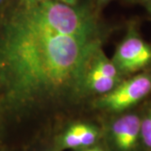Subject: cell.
Returning a JSON list of instances; mask_svg holds the SVG:
<instances>
[{"label": "cell", "mask_w": 151, "mask_h": 151, "mask_svg": "<svg viewBox=\"0 0 151 151\" xmlns=\"http://www.w3.org/2000/svg\"><path fill=\"white\" fill-rule=\"evenodd\" d=\"M100 49L86 10L59 0L25 3L0 29V104L19 111L77 97Z\"/></svg>", "instance_id": "cell-1"}, {"label": "cell", "mask_w": 151, "mask_h": 151, "mask_svg": "<svg viewBox=\"0 0 151 151\" xmlns=\"http://www.w3.org/2000/svg\"><path fill=\"white\" fill-rule=\"evenodd\" d=\"M151 92V76L136 75L117 86L97 101V106L110 112L119 113L131 108Z\"/></svg>", "instance_id": "cell-2"}, {"label": "cell", "mask_w": 151, "mask_h": 151, "mask_svg": "<svg viewBox=\"0 0 151 151\" xmlns=\"http://www.w3.org/2000/svg\"><path fill=\"white\" fill-rule=\"evenodd\" d=\"M112 60L120 73H134L150 65V46L139 35L130 32L119 44Z\"/></svg>", "instance_id": "cell-3"}, {"label": "cell", "mask_w": 151, "mask_h": 151, "mask_svg": "<svg viewBox=\"0 0 151 151\" xmlns=\"http://www.w3.org/2000/svg\"><path fill=\"white\" fill-rule=\"evenodd\" d=\"M113 60L100 49L93 57L86 76V91L100 95L106 94L121 81L120 75Z\"/></svg>", "instance_id": "cell-4"}, {"label": "cell", "mask_w": 151, "mask_h": 151, "mask_svg": "<svg viewBox=\"0 0 151 151\" xmlns=\"http://www.w3.org/2000/svg\"><path fill=\"white\" fill-rule=\"evenodd\" d=\"M141 118L134 113L119 117L110 129L111 139L118 151H134L140 141Z\"/></svg>", "instance_id": "cell-5"}, {"label": "cell", "mask_w": 151, "mask_h": 151, "mask_svg": "<svg viewBox=\"0 0 151 151\" xmlns=\"http://www.w3.org/2000/svg\"><path fill=\"white\" fill-rule=\"evenodd\" d=\"M100 132L92 124L78 123L69 126L60 136L58 145L60 150H81L95 145Z\"/></svg>", "instance_id": "cell-6"}, {"label": "cell", "mask_w": 151, "mask_h": 151, "mask_svg": "<svg viewBox=\"0 0 151 151\" xmlns=\"http://www.w3.org/2000/svg\"><path fill=\"white\" fill-rule=\"evenodd\" d=\"M140 142L147 151H151V108L140 119Z\"/></svg>", "instance_id": "cell-7"}, {"label": "cell", "mask_w": 151, "mask_h": 151, "mask_svg": "<svg viewBox=\"0 0 151 151\" xmlns=\"http://www.w3.org/2000/svg\"><path fill=\"white\" fill-rule=\"evenodd\" d=\"M76 151H106L104 149L101 148V147H98L96 145L90 146V147H87V148H84V149H81V150H78Z\"/></svg>", "instance_id": "cell-8"}, {"label": "cell", "mask_w": 151, "mask_h": 151, "mask_svg": "<svg viewBox=\"0 0 151 151\" xmlns=\"http://www.w3.org/2000/svg\"><path fill=\"white\" fill-rule=\"evenodd\" d=\"M147 7H148V9L150 11V13L151 14V0H148V2H147Z\"/></svg>", "instance_id": "cell-9"}, {"label": "cell", "mask_w": 151, "mask_h": 151, "mask_svg": "<svg viewBox=\"0 0 151 151\" xmlns=\"http://www.w3.org/2000/svg\"><path fill=\"white\" fill-rule=\"evenodd\" d=\"M25 3H35V2H38V1H40V0H24Z\"/></svg>", "instance_id": "cell-10"}, {"label": "cell", "mask_w": 151, "mask_h": 151, "mask_svg": "<svg viewBox=\"0 0 151 151\" xmlns=\"http://www.w3.org/2000/svg\"><path fill=\"white\" fill-rule=\"evenodd\" d=\"M101 3H106V2H108V1H109V0H99Z\"/></svg>", "instance_id": "cell-11"}, {"label": "cell", "mask_w": 151, "mask_h": 151, "mask_svg": "<svg viewBox=\"0 0 151 151\" xmlns=\"http://www.w3.org/2000/svg\"><path fill=\"white\" fill-rule=\"evenodd\" d=\"M130 1H136V0H130Z\"/></svg>", "instance_id": "cell-12"}, {"label": "cell", "mask_w": 151, "mask_h": 151, "mask_svg": "<svg viewBox=\"0 0 151 151\" xmlns=\"http://www.w3.org/2000/svg\"><path fill=\"white\" fill-rule=\"evenodd\" d=\"M49 151H55V150H49Z\"/></svg>", "instance_id": "cell-13"}]
</instances>
